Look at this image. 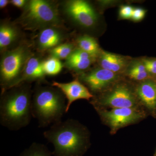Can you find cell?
Wrapping results in <instances>:
<instances>
[{
  "label": "cell",
  "instance_id": "cell-2",
  "mask_svg": "<svg viewBox=\"0 0 156 156\" xmlns=\"http://www.w3.org/2000/svg\"><path fill=\"white\" fill-rule=\"evenodd\" d=\"M31 83H23L1 92L0 123L17 131L29 125L33 117Z\"/></svg>",
  "mask_w": 156,
  "mask_h": 156
},
{
  "label": "cell",
  "instance_id": "cell-13",
  "mask_svg": "<svg viewBox=\"0 0 156 156\" xmlns=\"http://www.w3.org/2000/svg\"><path fill=\"white\" fill-rule=\"evenodd\" d=\"M96 62L97 58L77 48L66 59L64 66L72 72L75 77L89 70Z\"/></svg>",
  "mask_w": 156,
  "mask_h": 156
},
{
  "label": "cell",
  "instance_id": "cell-10",
  "mask_svg": "<svg viewBox=\"0 0 156 156\" xmlns=\"http://www.w3.org/2000/svg\"><path fill=\"white\" fill-rule=\"evenodd\" d=\"M69 37V35L65 27H46L38 31L34 47L38 53H43L63 44Z\"/></svg>",
  "mask_w": 156,
  "mask_h": 156
},
{
  "label": "cell",
  "instance_id": "cell-15",
  "mask_svg": "<svg viewBox=\"0 0 156 156\" xmlns=\"http://www.w3.org/2000/svg\"><path fill=\"white\" fill-rule=\"evenodd\" d=\"M132 57L102 50L97 59L96 65L109 71L124 75Z\"/></svg>",
  "mask_w": 156,
  "mask_h": 156
},
{
  "label": "cell",
  "instance_id": "cell-4",
  "mask_svg": "<svg viewBox=\"0 0 156 156\" xmlns=\"http://www.w3.org/2000/svg\"><path fill=\"white\" fill-rule=\"evenodd\" d=\"M21 15L14 21L20 28L36 31L50 27H64L59 4L47 0H28Z\"/></svg>",
  "mask_w": 156,
  "mask_h": 156
},
{
  "label": "cell",
  "instance_id": "cell-26",
  "mask_svg": "<svg viewBox=\"0 0 156 156\" xmlns=\"http://www.w3.org/2000/svg\"><path fill=\"white\" fill-rule=\"evenodd\" d=\"M27 2V0H11L10 1V3L12 5L22 9L25 7Z\"/></svg>",
  "mask_w": 156,
  "mask_h": 156
},
{
  "label": "cell",
  "instance_id": "cell-24",
  "mask_svg": "<svg viewBox=\"0 0 156 156\" xmlns=\"http://www.w3.org/2000/svg\"><path fill=\"white\" fill-rule=\"evenodd\" d=\"M147 10L140 7H134L131 19L134 22H139L144 19Z\"/></svg>",
  "mask_w": 156,
  "mask_h": 156
},
{
  "label": "cell",
  "instance_id": "cell-6",
  "mask_svg": "<svg viewBox=\"0 0 156 156\" xmlns=\"http://www.w3.org/2000/svg\"><path fill=\"white\" fill-rule=\"evenodd\" d=\"M33 43L22 41L15 48L1 53L0 83L2 92L15 87L26 65L33 55Z\"/></svg>",
  "mask_w": 156,
  "mask_h": 156
},
{
  "label": "cell",
  "instance_id": "cell-28",
  "mask_svg": "<svg viewBox=\"0 0 156 156\" xmlns=\"http://www.w3.org/2000/svg\"><path fill=\"white\" fill-rule=\"evenodd\" d=\"M154 156H156V151L155 154H154Z\"/></svg>",
  "mask_w": 156,
  "mask_h": 156
},
{
  "label": "cell",
  "instance_id": "cell-11",
  "mask_svg": "<svg viewBox=\"0 0 156 156\" xmlns=\"http://www.w3.org/2000/svg\"><path fill=\"white\" fill-rule=\"evenodd\" d=\"M51 85L59 89L66 98L67 100L66 113L68 112L71 105L76 101L85 99L90 101L94 97L88 88L77 78H75L73 80L67 83L53 81Z\"/></svg>",
  "mask_w": 156,
  "mask_h": 156
},
{
  "label": "cell",
  "instance_id": "cell-18",
  "mask_svg": "<svg viewBox=\"0 0 156 156\" xmlns=\"http://www.w3.org/2000/svg\"><path fill=\"white\" fill-rule=\"evenodd\" d=\"M73 41L78 49L89 53L97 59L103 50L95 37L87 34L78 35Z\"/></svg>",
  "mask_w": 156,
  "mask_h": 156
},
{
  "label": "cell",
  "instance_id": "cell-8",
  "mask_svg": "<svg viewBox=\"0 0 156 156\" xmlns=\"http://www.w3.org/2000/svg\"><path fill=\"white\" fill-rule=\"evenodd\" d=\"M102 124L108 127L110 133L114 135L119 129L140 122L148 113L142 107L96 109Z\"/></svg>",
  "mask_w": 156,
  "mask_h": 156
},
{
  "label": "cell",
  "instance_id": "cell-27",
  "mask_svg": "<svg viewBox=\"0 0 156 156\" xmlns=\"http://www.w3.org/2000/svg\"><path fill=\"white\" fill-rule=\"evenodd\" d=\"M10 1L9 0H0V8L1 9H4L7 7Z\"/></svg>",
  "mask_w": 156,
  "mask_h": 156
},
{
  "label": "cell",
  "instance_id": "cell-9",
  "mask_svg": "<svg viewBox=\"0 0 156 156\" xmlns=\"http://www.w3.org/2000/svg\"><path fill=\"white\" fill-rule=\"evenodd\" d=\"M74 77L79 79L95 95L104 92L125 77L123 75L102 68L96 64L89 70Z\"/></svg>",
  "mask_w": 156,
  "mask_h": 156
},
{
  "label": "cell",
  "instance_id": "cell-16",
  "mask_svg": "<svg viewBox=\"0 0 156 156\" xmlns=\"http://www.w3.org/2000/svg\"><path fill=\"white\" fill-rule=\"evenodd\" d=\"M41 53H34L29 59L16 86L23 83H31L34 81L45 82L46 75L43 67L44 59L42 58Z\"/></svg>",
  "mask_w": 156,
  "mask_h": 156
},
{
  "label": "cell",
  "instance_id": "cell-14",
  "mask_svg": "<svg viewBox=\"0 0 156 156\" xmlns=\"http://www.w3.org/2000/svg\"><path fill=\"white\" fill-rule=\"evenodd\" d=\"M20 27L8 20L1 21L0 25V50L1 53L13 49L22 41Z\"/></svg>",
  "mask_w": 156,
  "mask_h": 156
},
{
  "label": "cell",
  "instance_id": "cell-12",
  "mask_svg": "<svg viewBox=\"0 0 156 156\" xmlns=\"http://www.w3.org/2000/svg\"><path fill=\"white\" fill-rule=\"evenodd\" d=\"M136 96L141 106L147 113L156 115V81L148 79L136 83Z\"/></svg>",
  "mask_w": 156,
  "mask_h": 156
},
{
  "label": "cell",
  "instance_id": "cell-21",
  "mask_svg": "<svg viewBox=\"0 0 156 156\" xmlns=\"http://www.w3.org/2000/svg\"><path fill=\"white\" fill-rule=\"evenodd\" d=\"M52 152L44 144L34 142L25 149L19 156H52Z\"/></svg>",
  "mask_w": 156,
  "mask_h": 156
},
{
  "label": "cell",
  "instance_id": "cell-20",
  "mask_svg": "<svg viewBox=\"0 0 156 156\" xmlns=\"http://www.w3.org/2000/svg\"><path fill=\"white\" fill-rule=\"evenodd\" d=\"M64 65L60 59L49 56L44 59L43 67L46 76H54L58 74L62 70Z\"/></svg>",
  "mask_w": 156,
  "mask_h": 156
},
{
  "label": "cell",
  "instance_id": "cell-17",
  "mask_svg": "<svg viewBox=\"0 0 156 156\" xmlns=\"http://www.w3.org/2000/svg\"><path fill=\"white\" fill-rule=\"evenodd\" d=\"M123 75L134 83L151 79L141 57L132 58Z\"/></svg>",
  "mask_w": 156,
  "mask_h": 156
},
{
  "label": "cell",
  "instance_id": "cell-23",
  "mask_svg": "<svg viewBox=\"0 0 156 156\" xmlns=\"http://www.w3.org/2000/svg\"><path fill=\"white\" fill-rule=\"evenodd\" d=\"M134 7L129 5H120L119 10L118 18L120 20H131Z\"/></svg>",
  "mask_w": 156,
  "mask_h": 156
},
{
  "label": "cell",
  "instance_id": "cell-19",
  "mask_svg": "<svg viewBox=\"0 0 156 156\" xmlns=\"http://www.w3.org/2000/svg\"><path fill=\"white\" fill-rule=\"evenodd\" d=\"M76 48L74 42H64L48 51L49 56L60 59H66Z\"/></svg>",
  "mask_w": 156,
  "mask_h": 156
},
{
  "label": "cell",
  "instance_id": "cell-25",
  "mask_svg": "<svg viewBox=\"0 0 156 156\" xmlns=\"http://www.w3.org/2000/svg\"><path fill=\"white\" fill-rule=\"evenodd\" d=\"M96 3L98 6V11L101 13L105 9L119 5L121 2L119 1H97Z\"/></svg>",
  "mask_w": 156,
  "mask_h": 156
},
{
  "label": "cell",
  "instance_id": "cell-1",
  "mask_svg": "<svg viewBox=\"0 0 156 156\" xmlns=\"http://www.w3.org/2000/svg\"><path fill=\"white\" fill-rule=\"evenodd\" d=\"M44 136L53 144L54 156H83L91 146L88 128L73 119L53 124Z\"/></svg>",
  "mask_w": 156,
  "mask_h": 156
},
{
  "label": "cell",
  "instance_id": "cell-3",
  "mask_svg": "<svg viewBox=\"0 0 156 156\" xmlns=\"http://www.w3.org/2000/svg\"><path fill=\"white\" fill-rule=\"evenodd\" d=\"M37 82L32 98L33 117L38 122L39 128H45L61 121L66 113V98L58 88Z\"/></svg>",
  "mask_w": 156,
  "mask_h": 156
},
{
  "label": "cell",
  "instance_id": "cell-5",
  "mask_svg": "<svg viewBox=\"0 0 156 156\" xmlns=\"http://www.w3.org/2000/svg\"><path fill=\"white\" fill-rule=\"evenodd\" d=\"M60 13L71 25L94 36L101 23V13L89 1L66 0L58 3Z\"/></svg>",
  "mask_w": 156,
  "mask_h": 156
},
{
  "label": "cell",
  "instance_id": "cell-7",
  "mask_svg": "<svg viewBox=\"0 0 156 156\" xmlns=\"http://www.w3.org/2000/svg\"><path fill=\"white\" fill-rule=\"evenodd\" d=\"M135 85L123 78L104 92L94 95L89 103L95 110L143 108L136 96Z\"/></svg>",
  "mask_w": 156,
  "mask_h": 156
},
{
  "label": "cell",
  "instance_id": "cell-22",
  "mask_svg": "<svg viewBox=\"0 0 156 156\" xmlns=\"http://www.w3.org/2000/svg\"><path fill=\"white\" fill-rule=\"evenodd\" d=\"M151 79L156 81V57H141Z\"/></svg>",
  "mask_w": 156,
  "mask_h": 156
}]
</instances>
